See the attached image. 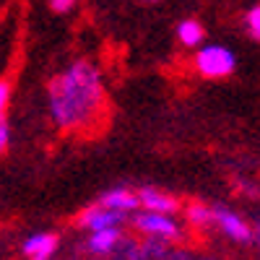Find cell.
Segmentation results:
<instances>
[{
  "label": "cell",
  "mask_w": 260,
  "mask_h": 260,
  "mask_svg": "<svg viewBox=\"0 0 260 260\" xmlns=\"http://www.w3.org/2000/svg\"><path fill=\"white\" fill-rule=\"evenodd\" d=\"M107 110V89L99 65L78 57L47 81V112L62 133L96 130Z\"/></svg>",
  "instance_id": "1"
},
{
  "label": "cell",
  "mask_w": 260,
  "mask_h": 260,
  "mask_svg": "<svg viewBox=\"0 0 260 260\" xmlns=\"http://www.w3.org/2000/svg\"><path fill=\"white\" fill-rule=\"evenodd\" d=\"M237 68V55L226 45H216V42H203L198 50H192V71L201 78L208 81H221L232 76Z\"/></svg>",
  "instance_id": "2"
},
{
  "label": "cell",
  "mask_w": 260,
  "mask_h": 260,
  "mask_svg": "<svg viewBox=\"0 0 260 260\" xmlns=\"http://www.w3.org/2000/svg\"><path fill=\"white\" fill-rule=\"evenodd\" d=\"M133 224H136L138 232H143L146 237H151V240H156V242H175L182 237V229H180V224L175 221L172 213L141 208V213L133 216Z\"/></svg>",
  "instance_id": "3"
},
{
  "label": "cell",
  "mask_w": 260,
  "mask_h": 260,
  "mask_svg": "<svg viewBox=\"0 0 260 260\" xmlns=\"http://www.w3.org/2000/svg\"><path fill=\"white\" fill-rule=\"evenodd\" d=\"M213 224L219 226L229 237V240H234V242H247L250 237H252L250 224L242 219L240 213H234L232 208H224V206H216L213 208Z\"/></svg>",
  "instance_id": "4"
},
{
  "label": "cell",
  "mask_w": 260,
  "mask_h": 260,
  "mask_svg": "<svg viewBox=\"0 0 260 260\" xmlns=\"http://www.w3.org/2000/svg\"><path fill=\"white\" fill-rule=\"evenodd\" d=\"M127 213L112 211V208H104L102 203L89 206L81 216H78V224L89 232H99V229H110V226H122V219Z\"/></svg>",
  "instance_id": "5"
},
{
  "label": "cell",
  "mask_w": 260,
  "mask_h": 260,
  "mask_svg": "<svg viewBox=\"0 0 260 260\" xmlns=\"http://www.w3.org/2000/svg\"><path fill=\"white\" fill-rule=\"evenodd\" d=\"M99 203L104 208H112V211H120V213H133L141 206V198H138V192H133L130 187H112V190L99 195Z\"/></svg>",
  "instance_id": "6"
},
{
  "label": "cell",
  "mask_w": 260,
  "mask_h": 260,
  "mask_svg": "<svg viewBox=\"0 0 260 260\" xmlns=\"http://www.w3.org/2000/svg\"><path fill=\"white\" fill-rule=\"evenodd\" d=\"M55 247H57V237L50 232H37V234L26 237L24 245H21V250H24V255L29 260H50Z\"/></svg>",
  "instance_id": "7"
},
{
  "label": "cell",
  "mask_w": 260,
  "mask_h": 260,
  "mask_svg": "<svg viewBox=\"0 0 260 260\" xmlns=\"http://www.w3.org/2000/svg\"><path fill=\"white\" fill-rule=\"evenodd\" d=\"M138 198H141V208L146 211H161V213H175L180 208V203L172 198L169 192L159 190V187H141L138 190Z\"/></svg>",
  "instance_id": "8"
},
{
  "label": "cell",
  "mask_w": 260,
  "mask_h": 260,
  "mask_svg": "<svg viewBox=\"0 0 260 260\" xmlns=\"http://www.w3.org/2000/svg\"><path fill=\"white\" fill-rule=\"evenodd\" d=\"M175 34H177V42L187 50H198L206 42V29L198 18H182L175 29Z\"/></svg>",
  "instance_id": "9"
},
{
  "label": "cell",
  "mask_w": 260,
  "mask_h": 260,
  "mask_svg": "<svg viewBox=\"0 0 260 260\" xmlns=\"http://www.w3.org/2000/svg\"><path fill=\"white\" fill-rule=\"evenodd\" d=\"M117 242H120V226L99 229V232H91V237H89V250L104 255V252H110Z\"/></svg>",
  "instance_id": "10"
},
{
  "label": "cell",
  "mask_w": 260,
  "mask_h": 260,
  "mask_svg": "<svg viewBox=\"0 0 260 260\" xmlns=\"http://www.w3.org/2000/svg\"><path fill=\"white\" fill-rule=\"evenodd\" d=\"M185 216H187V221L192 226H201V229L208 226V224H213V208H208L203 203H190L185 208Z\"/></svg>",
  "instance_id": "11"
},
{
  "label": "cell",
  "mask_w": 260,
  "mask_h": 260,
  "mask_svg": "<svg viewBox=\"0 0 260 260\" xmlns=\"http://www.w3.org/2000/svg\"><path fill=\"white\" fill-rule=\"evenodd\" d=\"M242 26H245V31H247L255 42H260V3L245 11V16H242Z\"/></svg>",
  "instance_id": "12"
},
{
  "label": "cell",
  "mask_w": 260,
  "mask_h": 260,
  "mask_svg": "<svg viewBox=\"0 0 260 260\" xmlns=\"http://www.w3.org/2000/svg\"><path fill=\"white\" fill-rule=\"evenodd\" d=\"M76 3H78V0H47L50 11H52V13H57V16H62V13H71V11L76 8Z\"/></svg>",
  "instance_id": "13"
},
{
  "label": "cell",
  "mask_w": 260,
  "mask_h": 260,
  "mask_svg": "<svg viewBox=\"0 0 260 260\" xmlns=\"http://www.w3.org/2000/svg\"><path fill=\"white\" fill-rule=\"evenodd\" d=\"M8 146H11V122L6 115H0V148L8 151Z\"/></svg>",
  "instance_id": "14"
},
{
  "label": "cell",
  "mask_w": 260,
  "mask_h": 260,
  "mask_svg": "<svg viewBox=\"0 0 260 260\" xmlns=\"http://www.w3.org/2000/svg\"><path fill=\"white\" fill-rule=\"evenodd\" d=\"M8 104H11V81L3 78L0 81V115H6Z\"/></svg>",
  "instance_id": "15"
},
{
  "label": "cell",
  "mask_w": 260,
  "mask_h": 260,
  "mask_svg": "<svg viewBox=\"0 0 260 260\" xmlns=\"http://www.w3.org/2000/svg\"><path fill=\"white\" fill-rule=\"evenodd\" d=\"M255 240H257V247H260V224H257V229H255Z\"/></svg>",
  "instance_id": "16"
},
{
  "label": "cell",
  "mask_w": 260,
  "mask_h": 260,
  "mask_svg": "<svg viewBox=\"0 0 260 260\" xmlns=\"http://www.w3.org/2000/svg\"><path fill=\"white\" fill-rule=\"evenodd\" d=\"M143 3H159V0H143Z\"/></svg>",
  "instance_id": "17"
}]
</instances>
